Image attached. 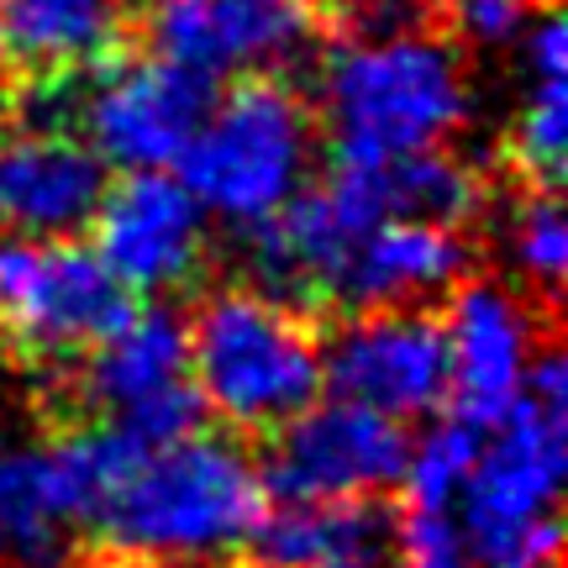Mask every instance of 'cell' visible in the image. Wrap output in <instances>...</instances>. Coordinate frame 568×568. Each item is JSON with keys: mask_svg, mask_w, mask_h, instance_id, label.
<instances>
[{"mask_svg": "<svg viewBox=\"0 0 568 568\" xmlns=\"http://www.w3.org/2000/svg\"><path fill=\"white\" fill-rule=\"evenodd\" d=\"M264 495V474L243 447L195 426L163 447H142L90 521L116 558L148 568H211L253 542L268 506Z\"/></svg>", "mask_w": 568, "mask_h": 568, "instance_id": "cell-1", "label": "cell"}, {"mask_svg": "<svg viewBox=\"0 0 568 568\" xmlns=\"http://www.w3.org/2000/svg\"><path fill=\"white\" fill-rule=\"evenodd\" d=\"M568 479V368L537 347L527 389L479 437V458L453 506L458 558L468 568H558Z\"/></svg>", "mask_w": 568, "mask_h": 568, "instance_id": "cell-2", "label": "cell"}, {"mask_svg": "<svg viewBox=\"0 0 568 568\" xmlns=\"http://www.w3.org/2000/svg\"><path fill=\"white\" fill-rule=\"evenodd\" d=\"M468 111L474 84L464 53L426 27H374L322 63V116L347 169L447 148Z\"/></svg>", "mask_w": 568, "mask_h": 568, "instance_id": "cell-3", "label": "cell"}, {"mask_svg": "<svg viewBox=\"0 0 568 568\" xmlns=\"http://www.w3.org/2000/svg\"><path fill=\"white\" fill-rule=\"evenodd\" d=\"M190 379L201 410L237 432H280L311 400H322V343L305 316L274 290H216L184 322Z\"/></svg>", "mask_w": 568, "mask_h": 568, "instance_id": "cell-4", "label": "cell"}, {"mask_svg": "<svg viewBox=\"0 0 568 568\" xmlns=\"http://www.w3.org/2000/svg\"><path fill=\"white\" fill-rule=\"evenodd\" d=\"M316 122L295 90L247 74L222 101L205 105L174 174L205 205L211 222L264 226L311 184Z\"/></svg>", "mask_w": 568, "mask_h": 568, "instance_id": "cell-5", "label": "cell"}, {"mask_svg": "<svg viewBox=\"0 0 568 568\" xmlns=\"http://www.w3.org/2000/svg\"><path fill=\"white\" fill-rule=\"evenodd\" d=\"M84 400L138 447H163L201 426L184 322L163 305H126L122 322L84 347Z\"/></svg>", "mask_w": 568, "mask_h": 568, "instance_id": "cell-6", "label": "cell"}, {"mask_svg": "<svg viewBox=\"0 0 568 568\" xmlns=\"http://www.w3.org/2000/svg\"><path fill=\"white\" fill-rule=\"evenodd\" d=\"M126 290L74 237H0V326L38 358L84 353L122 322Z\"/></svg>", "mask_w": 568, "mask_h": 568, "instance_id": "cell-7", "label": "cell"}, {"mask_svg": "<svg viewBox=\"0 0 568 568\" xmlns=\"http://www.w3.org/2000/svg\"><path fill=\"white\" fill-rule=\"evenodd\" d=\"M95 258L126 295H174L205 268L211 216L174 169H142L105 184L95 205Z\"/></svg>", "mask_w": 568, "mask_h": 568, "instance_id": "cell-8", "label": "cell"}, {"mask_svg": "<svg viewBox=\"0 0 568 568\" xmlns=\"http://www.w3.org/2000/svg\"><path fill=\"white\" fill-rule=\"evenodd\" d=\"M406 422L379 416L358 400H311L280 426L264 489L280 500H368L406 474Z\"/></svg>", "mask_w": 568, "mask_h": 568, "instance_id": "cell-9", "label": "cell"}, {"mask_svg": "<svg viewBox=\"0 0 568 568\" xmlns=\"http://www.w3.org/2000/svg\"><path fill=\"white\" fill-rule=\"evenodd\" d=\"M205 105H211V80L148 53V59L111 63L90 80L80 101V122L84 142L95 148L105 169L142 174V169L180 163Z\"/></svg>", "mask_w": 568, "mask_h": 568, "instance_id": "cell-10", "label": "cell"}, {"mask_svg": "<svg viewBox=\"0 0 568 568\" xmlns=\"http://www.w3.org/2000/svg\"><path fill=\"white\" fill-rule=\"evenodd\" d=\"M316 42V0H148V48L201 80L290 69Z\"/></svg>", "mask_w": 568, "mask_h": 568, "instance_id": "cell-11", "label": "cell"}, {"mask_svg": "<svg viewBox=\"0 0 568 568\" xmlns=\"http://www.w3.org/2000/svg\"><path fill=\"white\" fill-rule=\"evenodd\" d=\"M326 389L358 406L416 422L447 400L443 322L422 305H374L322 347Z\"/></svg>", "mask_w": 568, "mask_h": 568, "instance_id": "cell-12", "label": "cell"}, {"mask_svg": "<svg viewBox=\"0 0 568 568\" xmlns=\"http://www.w3.org/2000/svg\"><path fill=\"white\" fill-rule=\"evenodd\" d=\"M447 295V400L458 406V416L489 426L527 389V368L537 358V316L500 280H458Z\"/></svg>", "mask_w": 568, "mask_h": 568, "instance_id": "cell-13", "label": "cell"}, {"mask_svg": "<svg viewBox=\"0 0 568 568\" xmlns=\"http://www.w3.org/2000/svg\"><path fill=\"white\" fill-rule=\"evenodd\" d=\"M105 195V163L59 122L0 132V237H74Z\"/></svg>", "mask_w": 568, "mask_h": 568, "instance_id": "cell-14", "label": "cell"}, {"mask_svg": "<svg viewBox=\"0 0 568 568\" xmlns=\"http://www.w3.org/2000/svg\"><path fill=\"white\" fill-rule=\"evenodd\" d=\"M468 274V243L458 226L422 216H379L368 222L332 268V295L358 311L374 305H422L447 295Z\"/></svg>", "mask_w": 568, "mask_h": 568, "instance_id": "cell-15", "label": "cell"}, {"mask_svg": "<svg viewBox=\"0 0 568 568\" xmlns=\"http://www.w3.org/2000/svg\"><path fill=\"white\" fill-rule=\"evenodd\" d=\"M84 521L53 443L0 437V558L17 568H59Z\"/></svg>", "mask_w": 568, "mask_h": 568, "instance_id": "cell-16", "label": "cell"}, {"mask_svg": "<svg viewBox=\"0 0 568 568\" xmlns=\"http://www.w3.org/2000/svg\"><path fill=\"white\" fill-rule=\"evenodd\" d=\"M264 568H347L400 552L395 521L368 500H280L253 527Z\"/></svg>", "mask_w": 568, "mask_h": 568, "instance_id": "cell-17", "label": "cell"}, {"mask_svg": "<svg viewBox=\"0 0 568 568\" xmlns=\"http://www.w3.org/2000/svg\"><path fill=\"white\" fill-rule=\"evenodd\" d=\"M521 101L510 116V163L552 184L568 163V32L558 11H531L521 32Z\"/></svg>", "mask_w": 568, "mask_h": 568, "instance_id": "cell-18", "label": "cell"}, {"mask_svg": "<svg viewBox=\"0 0 568 568\" xmlns=\"http://www.w3.org/2000/svg\"><path fill=\"white\" fill-rule=\"evenodd\" d=\"M132 0H0L6 53L38 74L101 63L122 38Z\"/></svg>", "mask_w": 568, "mask_h": 568, "instance_id": "cell-19", "label": "cell"}, {"mask_svg": "<svg viewBox=\"0 0 568 568\" xmlns=\"http://www.w3.org/2000/svg\"><path fill=\"white\" fill-rule=\"evenodd\" d=\"M368 174H374L385 216H422V222L458 226L464 216H474V205L485 201L479 174L447 148H422V153H406V159L368 163Z\"/></svg>", "mask_w": 568, "mask_h": 568, "instance_id": "cell-20", "label": "cell"}, {"mask_svg": "<svg viewBox=\"0 0 568 568\" xmlns=\"http://www.w3.org/2000/svg\"><path fill=\"white\" fill-rule=\"evenodd\" d=\"M479 437H485V426L468 422V416H447V422L426 426L422 443L406 447V474H400L410 489V506H432V510L458 506L468 468L479 458Z\"/></svg>", "mask_w": 568, "mask_h": 568, "instance_id": "cell-21", "label": "cell"}, {"mask_svg": "<svg viewBox=\"0 0 568 568\" xmlns=\"http://www.w3.org/2000/svg\"><path fill=\"white\" fill-rule=\"evenodd\" d=\"M500 243H506L510 268L537 290H558L568 274V222L564 205L552 195V184L531 190L527 201L510 205L506 226H500Z\"/></svg>", "mask_w": 568, "mask_h": 568, "instance_id": "cell-22", "label": "cell"}, {"mask_svg": "<svg viewBox=\"0 0 568 568\" xmlns=\"http://www.w3.org/2000/svg\"><path fill=\"white\" fill-rule=\"evenodd\" d=\"M453 21L458 38L474 48H510L527 32L531 0H453Z\"/></svg>", "mask_w": 568, "mask_h": 568, "instance_id": "cell-23", "label": "cell"}, {"mask_svg": "<svg viewBox=\"0 0 568 568\" xmlns=\"http://www.w3.org/2000/svg\"><path fill=\"white\" fill-rule=\"evenodd\" d=\"M400 568H468L458 552H406Z\"/></svg>", "mask_w": 568, "mask_h": 568, "instance_id": "cell-24", "label": "cell"}, {"mask_svg": "<svg viewBox=\"0 0 568 568\" xmlns=\"http://www.w3.org/2000/svg\"><path fill=\"white\" fill-rule=\"evenodd\" d=\"M6 63H11V53H6V27H0V80H6Z\"/></svg>", "mask_w": 568, "mask_h": 568, "instance_id": "cell-25", "label": "cell"}, {"mask_svg": "<svg viewBox=\"0 0 568 568\" xmlns=\"http://www.w3.org/2000/svg\"><path fill=\"white\" fill-rule=\"evenodd\" d=\"M347 6H385V0H347Z\"/></svg>", "mask_w": 568, "mask_h": 568, "instance_id": "cell-26", "label": "cell"}]
</instances>
